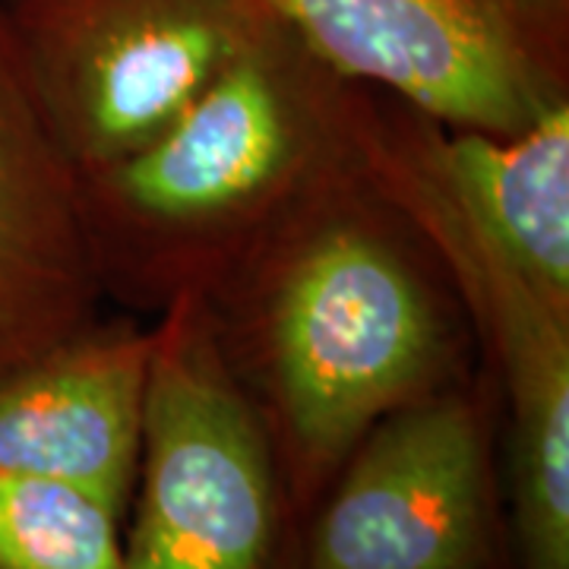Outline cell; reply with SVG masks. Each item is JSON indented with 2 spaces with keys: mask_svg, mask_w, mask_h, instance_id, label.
<instances>
[{
  "mask_svg": "<svg viewBox=\"0 0 569 569\" xmlns=\"http://www.w3.org/2000/svg\"><path fill=\"white\" fill-rule=\"evenodd\" d=\"M206 301L305 522L370 427L471 373L443 266L367 168Z\"/></svg>",
  "mask_w": 569,
  "mask_h": 569,
  "instance_id": "6da1fadb",
  "label": "cell"
},
{
  "mask_svg": "<svg viewBox=\"0 0 569 569\" xmlns=\"http://www.w3.org/2000/svg\"><path fill=\"white\" fill-rule=\"evenodd\" d=\"M373 89L279 17L156 140L80 178L104 298H209L326 190L365 174Z\"/></svg>",
  "mask_w": 569,
  "mask_h": 569,
  "instance_id": "7a4b0ae2",
  "label": "cell"
},
{
  "mask_svg": "<svg viewBox=\"0 0 569 569\" xmlns=\"http://www.w3.org/2000/svg\"><path fill=\"white\" fill-rule=\"evenodd\" d=\"M121 569H305V512L193 291L152 323Z\"/></svg>",
  "mask_w": 569,
  "mask_h": 569,
  "instance_id": "3957f363",
  "label": "cell"
},
{
  "mask_svg": "<svg viewBox=\"0 0 569 569\" xmlns=\"http://www.w3.org/2000/svg\"><path fill=\"white\" fill-rule=\"evenodd\" d=\"M427 118L373 92L367 174L440 260L500 396V471L519 569H569V310L550 305L452 203Z\"/></svg>",
  "mask_w": 569,
  "mask_h": 569,
  "instance_id": "277c9868",
  "label": "cell"
},
{
  "mask_svg": "<svg viewBox=\"0 0 569 569\" xmlns=\"http://www.w3.org/2000/svg\"><path fill=\"white\" fill-rule=\"evenodd\" d=\"M272 17L263 0H0L32 102L77 174L156 140Z\"/></svg>",
  "mask_w": 569,
  "mask_h": 569,
  "instance_id": "5b68a950",
  "label": "cell"
},
{
  "mask_svg": "<svg viewBox=\"0 0 569 569\" xmlns=\"http://www.w3.org/2000/svg\"><path fill=\"white\" fill-rule=\"evenodd\" d=\"M305 569H519L488 367L367 430L307 516Z\"/></svg>",
  "mask_w": 569,
  "mask_h": 569,
  "instance_id": "8992f818",
  "label": "cell"
},
{
  "mask_svg": "<svg viewBox=\"0 0 569 569\" xmlns=\"http://www.w3.org/2000/svg\"><path fill=\"white\" fill-rule=\"evenodd\" d=\"M339 77L443 130L519 133L569 104V0H263Z\"/></svg>",
  "mask_w": 569,
  "mask_h": 569,
  "instance_id": "52a82bcc",
  "label": "cell"
},
{
  "mask_svg": "<svg viewBox=\"0 0 569 569\" xmlns=\"http://www.w3.org/2000/svg\"><path fill=\"white\" fill-rule=\"evenodd\" d=\"M80 178L41 121L0 20V377L99 323Z\"/></svg>",
  "mask_w": 569,
  "mask_h": 569,
  "instance_id": "ba28073f",
  "label": "cell"
},
{
  "mask_svg": "<svg viewBox=\"0 0 569 569\" xmlns=\"http://www.w3.org/2000/svg\"><path fill=\"white\" fill-rule=\"evenodd\" d=\"M152 326L92 323L0 377V471L92 490L127 519Z\"/></svg>",
  "mask_w": 569,
  "mask_h": 569,
  "instance_id": "9c48e42d",
  "label": "cell"
},
{
  "mask_svg": "<svg viewBox=\"0 0 569 569\" xmlns=\"http://www.w3.org/2000/svg\"><path fill=\"white\" fill-rule=\"evenodd\" d=\"M427 152L468 224L550 305L569 310V104L519 133L443 130Z\"/></svg>",
  "mask_w": 569,
  "mask_h": 569,
  "instance_id": "30bf717a",
  "label": "cell"
},
{
  "mask_svg": "<svg viewBox=\"0 0 569 569\" xmlns=\"http://www.w3.org/2000/svg\"><path fill=\"white\" fill-rule=\"evenodd\" d=\"M123 516L92 490L0 471V569H121Z\"/></svg>",
  "mask_w": 569,
  "mask_h": 569,
  "instance_id": "8fae6325",
  "label": "cell"
}]
</instances>
